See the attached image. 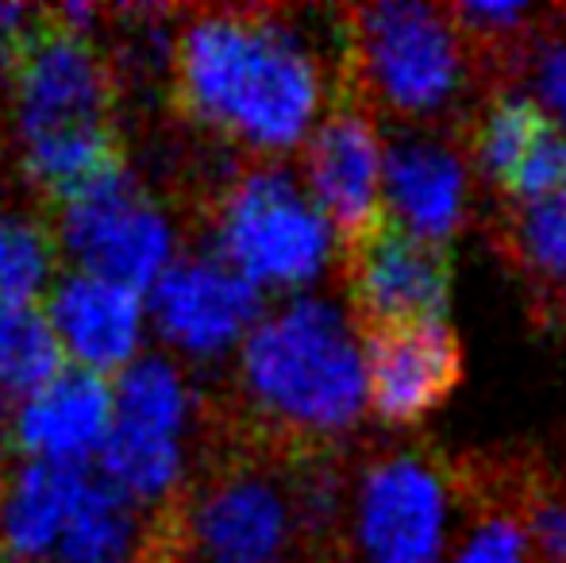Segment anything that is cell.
<instances>
[{
  "label": "cell",
  "instance_id": "cell-1",
  "mask_svg": "<svg viewBox=\"0 0 566 563\" xmlns=\"http://www.w3.org/2000/svg\"><path fill=\"white\" fill-rule=\"evenodd\" d=\"M170 74L189 121L254 155L274 158L308 143L324 108L316 51L274 12L189 15L174 35Z\"/></svg>",
  "mask_w": 566,
  "mask_h": 563
},
{
  "label": "cell",
  "instance_id": "cell-2",
  "mask_svg": "<svg viewBox=\"0 0 566 563\" xmlns=\"http://www.w3.org/2000/svg\"><path fill=\"white\" fill-rule=\"evenodd\" d=\"M235 386L262 428L321 444L358 425L366 409V359L347 313L324 298L266 309L235 352Z\"/></svg>",
  "mask_w": 566,
  "mask_h": 563
},
{
  "label": "cell",
  "instance_id": "cell-3",
  "mask_svg": "<svg viewBox=\"0 0 566 563\" xmlns=\"http://www.w3.org/2000/svg\"><path fill=\"white\" fill-rule=\"evenodd\" d=\"M8 108L23 174L54 197L116 163V77L93 31H35L12 62Z\"/></svg>",
  "mask_w": 566,
  "mask_h": 563
},
{
  "label": "cell",
  "instance_id": "cell-4",
  "mask_svg": "<svg viewBox=\"0 0 566 563\" xmlns=\"http://www.w3.org/2000/svg\"><path fill=\"white\" fill-rule=\"evenodd\" d=\"M336 487L324 475L235 459L181 494L174 552L181 563H297L332 529Z\"/></svg>",
  "mask_w": 566,
  "mask_h": 563
},
{
  "label": "cell",
  "instance_id": "cell-5",
  "mask_svg": "<svg viewBox=\"0 0 566 563\" xmlns=\"http://www.w3.org/2000/svg\"><path fill=\"white\" fill-rule=\"evenodd\" d=\"M0 549L8 563H143L150 529L97 471L15 463L0 479Z\"/></svg>",
  "mask_w": 566,
  "mask_h": 563
},
{
  "label": "cell",
  "instance_id": "cell-6",
  "mask_svg": "<svg viewBox=\"0 0 566 563\" xmlns=\"http://www.w3.org/2000/svg\"><path fill=\"white\" fill-rule=\"evenodd\" d=\"M197 425L201 394L189 367L147 352L113 378V432L97 475L143 513L181 502L193 475Z\"/></svg>",
  "mask_w": 566,
  "mask_h": 563
},
{
  "label": "cell",
  "instance_id": "cell-7",
  "mask_svg": "<svg viewBox=\"0 0 566 563\" xmlns=\"http://www.w3.org/2000/svg\"><path fill=\"white\" fill-rule=\"evenodd\" d=\"M347 70L363 101L397 121H428L454 105L467 46L451 12L417 0H381L347 12Z\"/></svg>",
  "mask_w": 566,
  "mask_h": 563
},
{
  "label": "cell",
  "instance_id": "cell-8",
  "mask_svg": "<svg viewBox=\"0 0 566 563\" xmlns=\"http://www.w3.org/2000/svg\"><path fill=\"white\" fill-rule=\"evenodd\" d=\"M217 256L259 293L305 290L332 259V228L285 166L259 163L224 186L212 212Z\"/></svg>",
  "mask_w": 566,
  "mask_h": 563
},
{
  "label": "cell",
  "instance_id": "cell-9",
  "mask_svg": "<svg viewBox=\"0 0 566 563\" xmlns=\"http://www.w3.org/2000/svg\"><path fill=\"white\" fill-rule=\"evenodd\" d=\"M51 236L70 271L97 274L139 293H147L181 256V228L170 205L119 163L59 197Z\"/></svg>",
  "mask_w": 566,
  "mask_h": 563
},
{
  "label": "cell",
  "instance_id": "cell-10",
  "mask_svg": "<svg viewBox=\"0 0 566 563\" xmlns=\"http://www.w3.org/2000/svg\"><path fill=\"white\" fill-rule=\"evenodd\" d=\"M454 487L420 451L378 456L350 494V552L358 563H443Z\"/></svg>",
  "mask_w": 566,
  "mask_h": 563
},
{
  "label": "cell",
  "instance_id": "cell-11",
  "mask_svg": "<svg viewBox=\"0 0 566 563\" xmlns=\"http://www.w3.org/2000/svg\"><path fill=\"white\" fill-rule=\"evenodd\" d=\"M262 313V293L217 251H181L147 290L150 340L181 367H209L235 355Z\"/></svg>",
  "mask_w": 566,
  "mask_h": 563
},
{
  "label": "cell",
  "instance_id": "cell-12",
  "mask_svg": "<svg viewBox=\"0 0 566 563\" xmlns=\"http://www.w3.org/2000/svg\"><path fill=\"white\" fill-rule=\"evenodd\" d=\"M43 321L62 355V367L113 383L147 355L150 316L147 293L85 271H59L39 301Z\"/></svg>",
  "mask_w": 566,
  "mask_h": 563
},
{
  "label": "cell",
  "instance_id": "cell-13",
  "mask_svg": "<svg viewBox=\"0 0 566 563\" xmlns=\"http://www.w3.org/2000/svg\"><path fill=\"white\" fill-rule=\"evenodd\" d=\"M347 293L366 329L417 321H448L451 256L440 243L417 240L381 220L366 240L343 251Z\"/></svg>",
  "mask_w": 566,
  "mask_h": 563
},
{
  "label": "cell",
  "instance_id": "cell-14",
  "mask_svg": "<svg viewBox=\"0 0 566 563\" xmlns=\"http://www.w3.org/2000/svg\"><path fill=\"white\" fill-rule=\"evenodd\" d=\"M381 174L386 147L378 128L363 108L343 101L316 124L305 147V189L343 251L366 240L386 220Z\"/></svg>",
  "mask_w": 566,
  "mask_h": 563
},
{
  "label": "cell",
  "instance_id": "cell-15",
  "mask_svg": "<svg viewBox=\"0 0 566 563\" xmlns=\"http://www.w3.org/2000/svg\"><path fill=\"white\" fill-rule=\"evenodd\" d=\"M366 406L386 425H417L462 378V344L448 321L366 329Z\"/></svg>",
  "mask_w": 566,
  "mask_h": 563
},
{
  "label": "cell",
  "instance_id": "cell-16",
  "mask_svg": "<svg viewBox=\"0 0 566 563\" xmlns=\"http://www.w3.org/2000/svg\"><path fill=\"white\" fill-rule=\"evenodd\" d=\"M113 432V383L59 367L43 386L12 406L8 440L23 463L97 471V459Z\"/></svg>",
  "mask_w": 566,
  "mask_h": 563
},
{
  "label": "cell",
  "instance_id": "cell-17",
  "mask_svg": "<svg viewBox=\"0 0 566 563\" xmlns=\"http://www.w3.org/2000/svg\"><path fill=\"white\" fill-rule=\"evenodd\" d=\"M467 197L470 174L451 143L405 136L386 150L381 205L386 220L401 232L448 248V240L467 220Z\"/></svg>",
  "mask_w": 566,
  "mask_h": 563
},
{
  "label": "cell",
  "instance_id": "cell-18",
  "mask_svg": "<svg viewBox=\"0 0 566 563\" xmlns=\"http://www.w3.org/2000/svg\"><path fill=\"white\" fill-rule=\"evenodd\" d=\"M59 279V248L51 225L20 205L0 201V309L39 305Z\"/></svg>",
  "mask_w": 566,
  "mask_h": 563
},
{
  "label": "cell",
  "instance_id": "cell-19",
  "mask_svg": "<svg viewBox=\"0 0 566 563\" xmlns=\"http://www.w3.org/2000/svg\"><path fill=\"white\" fill-rule=\"evenodd\" d=\"M552 116L524 93H505L497 97L474 124L470 136V150H474L478 166L485 178H493L501 189L513 181V174L521 170V163L532 155L539 139L552 132Z\"/></svg>",
  "mask_w": 566,
  "mask_h": 563
},
{
  "label": "cell",
  "instance_id": "cell-20",
  "mask_svg": "<svg viewBox=\"0 0 566 563\" xmlns=\"http://www.w3.org/2000/svg\"><path fill=\"white\" fill-rule=\"evenodd\" d=\"M62 367L39 305L0 309V402L15 406Z\"/></svg>",
  "mask_w": 566,
  "mask_h": 563
},
{
  "label": "cell",
  "instance_id": "cell-21",
  "mask_svg": "<svg viewBox=\"0 0 566 563\" xmlns=\"http://www.w3.org/2000/svg\"><path fill=\"white\" fill-rule=\"evenodd\" d=\"M513 248L532 274L566 282V189L524 205L513 225Z\"/></svg>",
  "mask_w": 566,
  "mask_h": 563
},
{
  "label": "cell",
  "instance_id": "cell-22",
  "mask_svg": "<svg viewBox=\"0 0 566 563\" xmlns=\"http://www.w3.org/2000/svg\"><path fill=\"white\" fill-rule=\"evenodd\" d=\"M443 563H532V541L524 513L493 510L467 533V541Z\"/></svg>",
  "mask_w": 566,
  "mask_h": 563
},
{
  "label": "cell",
  "instance_id": "cell-23",
  "mask_svg": "<svg viewBox=\"0 0 566 563\" xmlns=\"http://www.w3.org/2000/svg\"><path fill=\"white\" fill-rule=\"evenodd\" d=\"M528 541L544 563H566V475L532 487L524 502Z\"/></svg>",
  "mask_w": 566,
  "mask_h": 563
},
{
  "label": "cell",
  "instance_id": "cell-24",
  "mask_svg": "<svg viewBox=\"0 0 566 563\" xmlns=\"http://www.w3.org/2000/svg\"><path fill=\"white\" fill-rule=\"evenodd\" d=\"M454 28L462 31V39H482V43L501 46L505 39L521 35L532 20H536V8L513 4V0H501V4H454L448 8Z\"/></svg>",
  "mask_w": 566,
  "mask_h": 563
},
{
  "label": "cell",
  "instance_id": "cell-25",
  "mask_svg": "<svg viewBox=\"0 0 566 563\" xmlns=\"http://www.w3.org/2000/svg\"><path fill=\"white\" fill-rule=\"evenodd\" d=\"M532 101L566 124V35H552L532 54Z\"/></svg>",
  "mask_w": 566,
  "mask_h": 563
},
{
  "label": "cell",
  "instance_id": "cell-26",
  "mask_svg": "<svg viewBox=\"0 0 566 563\" xmlns=\"http://www.w3.org/2000/svg\"><path fill=\"white\" fill-rule=\"evenodd\" d=\"M35 35V15L28 4L15 0H0V66H12L23 54V46Z\"/></svg>",
  "mask_w": 566,
  "mask_h": 563
},
{
  "label": "cell",
  "instance_id": "cell-27",
  "mask_svg": "<svg viewBox=\"0 0 566 563\" xmlns=\"http://www.w3.org/2000/svg\"><path fill=\"white\" fill-rule=\"evenodd\" d=\"M8 421H12V406H4V402H0V451L8 448Z\"/></svg>",
  "mask_w": 566,
  "mask_h": 563
},
{
  "label": "cell",
  "instance_id": "cell-28",
  "mask_svg": "<svg viewBox=\"0 0 566 563\" xmlns=\"http://www.w3.org/2000/svg\"><path fill=\"white\" fill-rule=\"evenodd\" d=\"M0 563H8V560H4V549H0Z\"/></svg>",
  "mask_w": 566,
  "mask_h": 563
}]
</instances>
